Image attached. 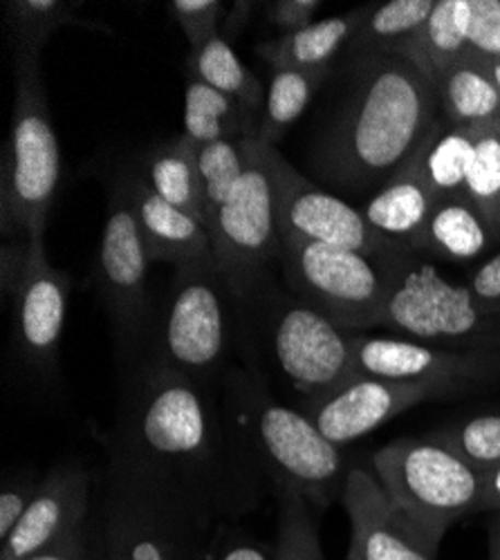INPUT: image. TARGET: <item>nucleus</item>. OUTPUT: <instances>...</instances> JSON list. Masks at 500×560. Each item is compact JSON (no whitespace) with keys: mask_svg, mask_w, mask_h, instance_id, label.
Segmentation results:
<instances>
[{"mask_svg":"<svg viewBox=\"0 0 500 560\" xmlns=\"http://www.w3.org/2000/svg\"><path fill=\"white\" fill-rule=\"evenodd\" d=\"M500 509V464L496 469L487 471V495H485V511Z\"/></svg>","mask_w":500,"mask_h":560,"instance_id":"nucleus-45","label":"nucleus"},{"mask_svg":"<svg viewBox=\"0 0 500 560\" xmlns=\"http://www.w3.org/2000/svg\"><path fill=\"white\" fill-rule=\"evenodd\" d=\"M440 399L449 397L429 384L354 375L326 395L303 399L301 410L326 440L341 448L367 438L404 410Z\"/></svg>","mask_w":500,"mask_h":560,"instance_id":"nucleus-15","label":"nucleus"},{"mask_svg":"<svg viewBox=\"0 0 500 560\" xmlns=\"http://www.w3.org/2000/svg\"><path fill=\"white\" fill-rule=\"evenodd\" d=\"M30 238L3 241V247H0V290H3L5 299L14 296V292L21 285L30 260Z\"/></svg>","mask_w":500,"mask_h":560,"instance_id":"nucleus-40","label":"nucleus"},{"mask_svg":"<svg viewBox=\"0 0 500 560\" xmlns=\"http://www.w3.org/2000/svg\"><path fill=\"white\" fill-rule=\"evenodd\" d=\"M420 151L425 177L435 198L465 196L467 175L476 158V126H453L438 117Z\"/></svg>","mask_w":500,"mask_h":560,"instance_id":"nucleus-27","label":"nucleus"},{"mask_svg":"<svg viewBox=\"0 0 500 560\" xmlns=\"http://www.w3.org/2000/svg\"><path fill=\"white\" fill-rule=\"evenodd\" d=\"M277 560H326L307 500L292 487L279 489Z\"/></svg>","mask_w":500,"mask_h":560,"instance_id":"nucleus-35","label":"nucleus"},{"mask_svg":"<svg viewBox=\"0 0 500 560\" xmlns=\"http://www.w3.org/2000/svg\"><path fill=\"white\" fill-rule=\"evenodd\" d=\"M435 200L425 177L422 151L418 149L382 189L375 191L361 213L384 238L414 249Z\"/></svg>","mask_w":500,"mask_h":560,"instance_id":"nucleus-20","label":"nucleus"},{"mask_svg":"<svg viewBox=\"0 0 500 560\" xmlns=\"http://www.w3.org/2000/svg\"><path fill=\"white\" fill-rule=\"evenodd\" d=\"M467 290L489 305H500V252L485 260L469 278Z\"/></svg>","mask_w":500,"mask_h":560,"instance_id":"nucleus-42","label":"nucleus"},{"mask_svg":"<svg viewBox=\"0 0 500 560\" xmlns=\"http://www.w3.org/2000/svg\"><path fill=\"white\" fill-rule=\"evenodd\" d=\"M254 147L256 139H234V142H211L196 147L198 171L211 218L213 211L232 196L236 184L245 175L254 158Z\"/></svg>","mask_w":500,"mask_h":560,"instance_id":"nucleus-33","label":"nucleus"},{"mask_svg":"<svg viewBox=\"0 0 500 560\" xmlns=\"http://www.w3.org/2000/svg\"><path fill=\"white\" fill-rule=\"evenodd\" d=\"M254 8H256V3H245V0H239V3H234L230 8V12H226L224 23H222V27H224L226 34H230V38L239 36L243 25H247V19H249Z\"/></svg>","mask_w":500,"mask_h":560,"instance_id":"nucleus-44","label":"nucleus"},{"mask_svg":"<svg viewBox=\"0 0 500 560\" xmlns=\"http://www.w3.org/2000/svg\"><path fill=\"white\" fill-rule=\"evenodd\" d=\"M498 243L496 231L467 196H446L435 200L414 243V252L433 254L453 262H469L485 256Z\"/></svg>","mask_w":500,"mask_h":560,"instance_id":"nucleus-21","label":"nucleus"},{"mask_svg":"<svg viewBox=\"0 0 500 560\" xmlns=\"http://www.w3.org/2000/svg\"><path fill=\"white\" fill-rule=\"evenodd\" d=\"M431 435L485 474L500 464V408L456 417Z\"/></svg>","mask_w":500,"mask_h":560,"instance_id":"nucleus-32","label":"nucleus"},{"mask_svg":"<svg viewBox=\"0 0 500 560\" xmlns=\"http://www.w3.org/2000/svg\"><path fill=\"white\" fill-rule=\"evenodd\" d=\"M354 359L359 375L429 384L446 397L500 384V350H463L357 332Z\"/></svg>","mask_w":500,"mask_h":560,"instance_id":"nucleus-14","label":"nucleus"},{"mask_svg":"<svg viewBox=\"0 0 500 560\" xmlns=\"http://www.w3.org/2000/svg\"><path fill=\"white\" fill-rule=\"evenodd\" d=\"M27 560H95L93 540H90L88 523L81 529L72 532L70 536L61 538L59 542L30 556Z\"/></svg>","mask_w":500,"mask_h":560,"instance_id":"nucleus-41","label":"nucleus"},{"mask_svg":"<svg viewBox=\"0 0 500 560\" xmlns=\"http://www.w3.org/2000/svg\"><path fill=\"white\" fill-rule=\"evenodd\" d=\"M489 513V560H500V509Z\"/></svg>","mask_w":500,"mask_h":560,"instance_id":"nucleus-46","label":"nucleus"},{"mask_svg":"<svg viewBox=\"0 0 500 560\" xmlns=\"http://www.w3.org/2000/svg\"><path fill=\"white\" fill-rule=\"evenodd\" d=\"M281 241H305L352 249L380 260L411 254L377 233L359 209L303 177L275 147H265Z\"/></svg>","mask_w":500,"mask_h":560,"instance_id":"nucleus-12","label":"nucleus"},{"mask_svg":"<svg viewBox=\"0 0 500 560\" xmlns=\"http://www.w3.org/2000/svg\"><path fill=\"white\" fill-rule=\"evenodd\" d=\"M330 68L316 70H275L265 92V108L258 139L265 147H275L288 128L305 113L307 104L326 81Z\"/></svg>","mask_w":500,"mask_h":560,"instance_id":"nucleus-31","label":"nucleus"},{"mask_svg":"<svg viewBox=\"0 0 500 560\" xmlns=\"http://www.w3.org/2000/svg\"><path fill=\"white\" fill-rule=\"evenodd\" d=\"M14 110L0 164V222L3 241L19 231L43 238L61 179V151L40 79V61H14Z\"/></svg>","mask_w":500,"mask_h":560,"instance_id":"nucleus-6","label":"nucleus"},{"mask_svg":"<svg viewBox=\"0 0 500 560\" xmlns=\"http://www.w3.org/2000/svg\"><path fill=\"white\" fill-rule=\"evenodd\" d=\"M205 560H277V549H269L254 540H230L213 553L209 549Z\"/></svg>","mask_w":500,"mask_h":560,"instance_id":"nucleus-43","label":"nucleus"},{"mask_svg":"<svg viewBox=\"0 0 500 560\" xmlns=\"http://www.w3.org/2000/svg\"><path fill=\"white\" fill-rule=\"evenodd\" d=\"M369 8L371 5H363L341 16L314 21L301 32L260 43L256 45V55L275 70L330 68V63L346 52L354 32L367 19Z\"/></svg>","mask_w":500,"mask_h":560,"instance_id":"nucleus-23","label":"nucleus"},{"mask_svg":"<svg viewBox=\"0 0 500 560\" xmlns=\"http://www.w3.org/2000/svg\"><path fill=\"white\" fill-rule=\"evenodd\" d=\"M149 267L151 256L140 220L132 209L126 177L119 173L111 189L97 254V285L108 307L117 341L128 354L144 348L151 330L153 312L149 296Z\"/></svg>","mask_w":500,"mask_h":560,"instance_id":"nucleus-13","label":"nucleus"},{"mask_svg":"<svg viewBox=\"0 0 500 560\" xmlns=\"http://www.w3.org/2000/svg\"><path fill=\"white\" fill-rule=\"evenodd\" d=\"M431 81L444 121L453 126H480L498 119L500 90L478 55L469 52Z\"/></svg>","mask_w":500,"mask_h":560,"instance_id":"nucleus-24","label":"nucleus"},{"mask_svg":"<svg viewBox=\"0 0 500 560\" xmlns=\"http://www.w3.org/2000/svg\"><path fill=\"white\" fill-rule=\"evenodd\" d=\"M346 560H361V556H359V551H357V549H354V547H352V545H350V547H348V553H346Z\"/></svg>","mask_w":500,"mask_h":560,"instance_id":"nucleus-48","label":"nucleus"},{"mask_svg":"<svg viewBox=\"0 0 500 560\" xmlns=\"http://www.w3.org/2000/svg\"><path fill=\"white\" fill-rule=\"evenodd\" d=\"M222 380L224 427L256 476L301 491L316 506L344 498L346 457L301 408L279 401L254 370L232 368Z\"/></svg>","mask_w":500,"mask_h":560,"instance_id":"nucleus-4","label":"nucleus"},{"mask_svg":"<svg viewBox=\"0 0 500 560\" xmlns=\"http://www.w3.org/2000/svg\"><path fill=\"white\" fill-rule=\"evenodd\" d=\"M496 130H498V139H500V115H498V119H496Z\"/></svg>","mask_w":500,"mask_h":560,"instance_id":"nucleus-49","label":"nucleus"},{"mask_svg":"<svg viewBox=\"0 0 500 560\" xmlns=\"http://www.w3.org/2000/svg\"><path fill=\"white\" fill-rule=\"evenodd\" d=\"M79 5L66 0H8L3 3L5 32L12 57L40 61L43 45L61 27H93L79 19Z\"/></svg>","mask_w":500,"mask_h":560,"instance_id":"nucleus-30","label":"nucleus"},{"mask_svg":"<svg viewBox=\"0 0 500 560\" xmlns=\"http://www.w3.org/2000/svg\"><path fill=\"white\" fill-rule=\"evenodd\" d=\"M93 511L90 474L61 464L45 474L40 487L14 532L0 542V560H27L81 529Z\"/></svg>","mask_w":500,"mask_h":560,"instance_id":"nucleus-18","label":"nucleus"},{"mask_svg":"<svg viewBox=\"0 0 500 560\" xmlns=\"http://www.w3.org/2000/svg\"><path fill=\"white\" fill-rule=\"evenodd\" d=\"M43 476L34 471L8 476L3 482V489H0V542H3L14 527L21 523L25 516V511L30 509L38 487H40Z\"/></svg>","mask_w":500,"mask_h":560,"instance_id":"nucleus-38","label":"nucleus"},{"mask_svg":"<svg viewBox=\"0 0 500 560\" xmlns=\"http://www.w3.org/2000/svg\"><path fill=\"white\" fill-rule=\"evenodd\" d=\"M151 262H171L175 269L189 265H216L211 233L205 224L162 200L142 179L138 168L121 171Z\"/></svg>","mask_w":500,"mask_h":560,"instance_id":"nucleus-19","label":"nucleus"},{"mask_svg":"<svg viewBox=\"0 0 500 560\" xmlns=\"http://www.w3.org/2000/svg\"><path fill=\"white\" fill-rule=\"evenodd\" d=\"M189 79L200 81L222 95L236 100L249 113L260 117L265 108V90L260 79L239 59L230 40L216 36L205 43L200 50L189 52L187 59Z\"/></svg>","mask_w":500,"mask_h":560,"instance_id":"nucleus-29","label":"nucleus"},{"mask_svg":"<svg viewBox=\"0 0 500 560\" xmlns=\"http://www.w3.org/2000/svg\"><path fill=\"white\" fill-rule=\"evenodd\" d=\"M393 283L380 328L393 337L463 350H500V305L453 285L429 262L406 254L391 265Z\"/></svg>","mask_w":500,"mask_h":560,"instance_id":"nucleus-9","label":"nucleus"},{"mask_svg":"<svg viewBox=\"0 0 500 560\" xmlns=\"http://www.w3.org/2000/svg\"><path fill=\"white\" fill-rule=\"evenodd\" d=\"M281 265L288 290L339 328L350 332L380 328L393 283V260L319 243L281 241Z\"/></svg>","mask_w":500,"mask_h":560,"instance_id":"nucleus-10","label":"nucleus"},{"mask_svg":"<svg viewBox=\"0 0 500 560\" xmlns=\"http://www.w3.org/2000/svg\"><path fill=\"white\" fill-rule=\"evenodd\" d=\"M435 0H388L371 5L367 19L346 48V63H354L380 52H395L431 16Z\"/></svg>","mask_w":500,"mask_h":560,"instance_id":"nucleus-28","label":"nucleus"},{"mask_svg":"<svg viewBox=\"0 0 500 560\" xmlns=\"http://www.w3.org/2000/svg\"><path fill=\"white\" fill-rule=\"evenodd\" d=\"M239 314V299L218 265L179 267L151 320L144 359L213 386L226 375Z\"/></svg>","mask_w":500,"mask_h":560,"instance_id":"nucleus-5","label":"nucleus"},{"mask_svg":"<svg viewBox=\"0 0 500 560\" xmlns=\"http://www.w3.org/2000/svg\"><path fill=\"white\" fill-rule=\"evenodd\" d=\"M218 513L111 444L88 529L95 560H205Z\"/></svg>","mask_w":500,"mask_h":560,"instance_id":"nucleus-3","label":"nucleus"},{"mask_svg":"<svg viewBox=\"0 0 500 560\" xmlns=\"http://www.w3.org/2000/svg\"><path fill=\"white\" fill-rule=\"evenodd\" d=\"M216 265L241 301L265 285V271L281 260L275 194L265 160V144L256 139L254 158L232 196L211 218Z\"/></svg>","mask_w":500,"mask_h":560,"instance_id":"nucleus-11","label":"nucleus"},{"mask_svg":"<svg viewBox=\"0 0 500 560\" xmlns=\"http://www.w3.org/2000/svg\"><path fill=\"white\" fill-rule=\"evenodd\" d=\"M469 52L500 59V0H469Z\"/></svg>","mask_w":500,"mask_h":560,"instance_id":"nucleus-37","label":"nucleus"},{"mask_svg":"<svg viewBox=\"0 0 500 560\" xmlns=\"http://www.w3.org/2000/svg\"><path fill=\"white\" fill-rule=\"evenodd\" d=\"M138 173L162 200L211 229V211L198 171L196 144L185 132L149 149Z\"/></svg>","mask_w":500,"mask_h":560,"instance_id":"nucleus-22","label":"nucleus"},{"mask_svg":"<svg viewBox=\"0 0 500 560\" xmlns=\"http://www.w3.org/2000/svg\"><path fill=\"white\" fill-rule=\"evenodd\" d=\"M239 307L252 314L271 361L303 399L326 395L359 375L357 332L339 328L290 290L263 285Z\"/></svg>","mask_w":500,"mask_h":560,"instance_id":"nucleus-7","label":"nucleus"},{"mask_svg":"<svg viewBox=\"0 0 500 560\" xmlns=\"http://www.w3.org/2000/svg\"><path fill=\"white\" fill-rule=\"evenodd\" d=\"M465 196L487 218L500 241V139L496 121L476 126V158L467 175Z\"/></svg>","mask_w":500,"mask_h":560,"instance_id":"nucleus-34","label":"nucleus"},{"mask_svg":"<svg viewBox=\"0 0 500 560\" xmlns=\"http://www.w3.org/2000/svg\"><path fill=\"white\" fill-rule=\"evenodd\" d=\"M348 70V95L314 151V168L335 189L380 191L440 117L438 92L399 52L359 59Z\"/></svg>","mask_w":500,"mask_h":560,"instance_id":"nucleus-2","label":"nucleus"},{"mask_svg":"<svg viewBox=\"0 0 500 560\" xmlns=\"http://www.w3.org/2000/svg\"><path fill=\"white\" fill-rule=\"evenodd\" d=\"M371 464L386 493L438 545L453 523L485 511L487 474L431 433L382 446Z\"/></svg>","mask_w":500,"mask_h":560,"instance_id":"nucleus-8","label":"nucleus"},{"mask_svg":"<svg viewBox=\"0 0 500 560\" xmlns=\"http://www.w3.org/2000/svg\"><path fill=\"white\" fill-rule=\"evenodd\" d=\"M111 444L189 489L218 518L254 500L256 471L226 431L211 386L151 359L132 370Z\"/></svg>","mask_w":500,"mask_h":560,"instance_id":"nucleus-1","label":"nucleus"},{"mask_svg":"<svg viewBox=\"0 0 500 560\" xmlns=\"http://www.w3.org/2000/svg\"><path fill=\"white\" fill-rule=\"evenodd\" d=\"M480 59H482V57H480ZM482 61H485V66H487V70H489L493 83H496L498 90H500V59H482Z\"/></svg>","mask_w":500,"mask_h":560,"instance_id":"nucleus-47","label":"nucleus"},{"mask_svg":"<svg viewBox=\"0 0 500 560\" xmlns=\"http://www.w3.org/2000/svg\"><path fill=\"white\" fill-rule=\"evenodd\" d=\"M324 8L319 0H269L263 5L271 27L283 32V36L305 30L314 23L316 12Z\"/></svg>","mask_w":500,"mask_h":560,"instance_id":"nucleus-39","label":"nucleus"},{"mask_svg":"<svg viewBox=\"0 0 500 560\" xmlns=\"http://www.w3.org/2000/svg\"><path fill=\"white\" fill-rule=\"evenodd\" d=\"M30 260L12 310V350L38 375L57 368L70 307V276L50 265L43 238H30Z\"/></svg>","mask_w":500,"mask_h":560,"instance_id":"nucleus-16","label":"nucleus"},{"mask_svg":"<svg viewBox=\"0 0 500 560\" xmlns=\"http://www.w3.org/2000/svg\"><path fill=\"white\" fill-rule=\"evenodd\" d=\"M168 14L182 34L187 36L194 52L211 38L220 36L224 3H220V0H173V3H168Z\"/></svg>","mask_w":500,"mask_h":560,"instance_id":"nucleus-36","label":"nucleus"},{"mask_svg":"<svg viewBox=\"0 0 500 560\" xmlns=\"http://www.w3.org/2000/svg\"><path fill=\"white\" fill-rule=\"evenodd\" d=\"M469 0H435L427 23L395 52L411 59L429 79L469 55Z\"/></svg>","mask_w":500,"mask_h":560,"instance_id":"nucleus-25","label":"nucleus"},{"mask_svg":"<svg viewBox=\"0 0 500 560\" xmlns=\"http://www.w3.org/2000/svg\"><path fill=\"white\" fill-rule=\"evenodd\" d=\"M350 545L361 560H435L438 542L386 493L373 471L350 469L344 487Z\"/></svg>","mask_w":500,"mask_h":560,"instance_id":"nucleus-17","label":"nucleus"},{"mask_svg":"<svg viewBox=\"0 0 500 560\" xmlns=\"http://www.w3.org/2000/svg\"><path fill=\"white\" fill-rule=\"evenodd\" d=\"M260 117L236 100L189 79L185 92V135L196 147L234 139H258Z\"/></svg>","mask_w":500,"mask_h":560,"instance_id":"nucleus-26","label":"nucleus"}]
</instances>
